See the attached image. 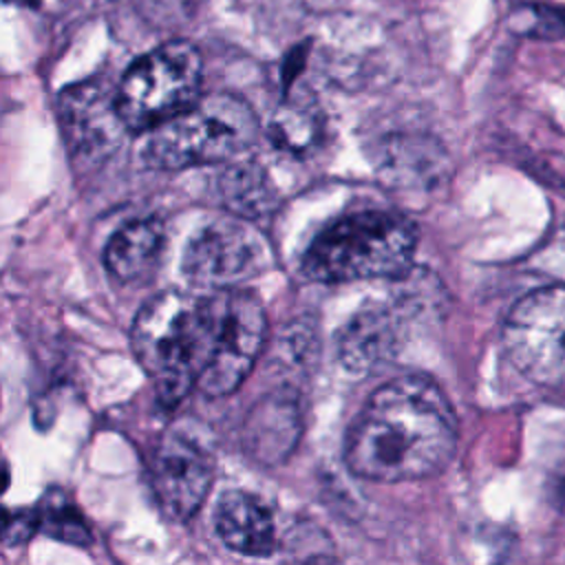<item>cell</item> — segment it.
I'll use <instances>...</instances> for the list:
<instances>
[{"mask_svg":"<svg viewBox=\"0 0 565 565\" xmlns=\"http://www.w3.org/2000/svg\"><path fill=\"white\" fill-rule=\"evenodd\" d=\"M510 29L534 38H561L565 33V13L541 4L519 7L510 20Z\"/></svg>","mask_w":565,"mask_h":565,"instance_id":"ac0fdd59","label":"cell"},{"mask_svg":"<svg viewBox=\"0 0 565 565\" xmlns=\"http://www.w3.org/2000/svg\"><path fill=\"white\" fill-rule=\"evenodd\" d=\"M212 300V353L196 386L207 397H225L245 382L260 355L267 338V316L258 296L247 289H218Z\"/></svg>","mask_w":565,"mask_h":565,"instance_id":"52a82bcc","label":"cell"},{"mask_svg":"<svg viewBox=\"0 0 565 565\" xmlns=\"http://www.w3.org/2000/svg\"><path fill=\"white\" fill-rule=\"evenodd\" d=\"M212 296L163 291L139 309L130 344L161 404L174 406L196 386L212 353Z\"/></svg>","mask_w":565,"mask_h":565,"instance_id":"7a4b0ae2","label":"cell"},{"mask_svg":"<svg viewBox=\"0 0 565 565\" xmlns=\"http://www.w3.org/2000/svg\"><path fill=\"white\" fill-rule=\"evenodd\" d=\"M11 516H13V512H9L7 508H2V505H0V541L4 539V534H7V530H9Z\"/></svg>","mask_w":565,"mask_h":565,"instance_id":"d6986e66","label":"cell"},{"mask_svg":"<svg viewBox=\"0 0 565 565\" xmlns=\"http://www.w3.org/2000/svg\"><path fill=\"white\" fill-rule=\"evenodd\" d=\"M267 238L243 216H221L201 227L183 249V276L203 289H232L271 265Z\"/></svg>","mask_w":565,"mask_h":565,"instance_id":"ba28073f","label":"cell"},{"mask_svg":"<svg viewBox=\"0 0 565 565\" xmlns=\"http://www.w3.org/2000/svg\"><path fill=\"white\" fill-rule=\"evenodd\" d=\"M221 196L232 214L254 218L274 207V190L260 166L234 163L221 177Z\"/></svg>","mask_w":565,"mask_h":565,"instance_id":"9a60e30c","label":"cell"},{"mask_svg":"<svg viewBox=\"0 0 565 565\" xmlns=\"http://www.w3.org/2000/svg\"><path fill=\"white\" fill-rule=\"evenodd\" d=\"M457 448V417L441 388L422 375L382 384L347 430L344 463L371 481H411L446 468Z\"/></svg>","mask_w":565,"mask_h":565,"instance_id":"6da1fadb","label":"cell"},{"mask_svg":"<svg viewBox=\"0 0 565 565\" xmlns=\"http://www.w3.org/2000/svg\"><path fill=\"white\" fill-rule=\"evenodd\" d=\"M163 249V227L154 218H137L121 225L106 243L104 265L121 282L146 278Z\"/></svg>","mask_w":565,"mask_h":565,"instance_id":"4fadbf2b","label":"cell"},{"mask_svg":"<svg viewBox=\"0 0 565 565\" xmlns=\"http://www.w3.org/2000/svg\"><path fill=\"white\" fill-rule=\"evenodd\" d=\"M57 119L75 161H104L124 141L128 126L117 108V88L102 79L66 86L57 97Z\"/></svg>","mask_w":565,"mask_h":565,"instance_id":"9c48e42d","label":"cell"},{"mask_svg":"<svg viewBox=\"0 0 565 565\" xmlns=\"http://www.w3.org/2000/svg\"><path fill=\"white\" fill-rule=\"evenodd\" d=\"M404 305L373 302L355 311L338 335V360L351 373H369L391 360L404 338Z\"/></svg>","mask_w":565,"mask_h":565,"instance_id":"8fae6325","label":"cell"},{"mask_svg":"<svg viewBox=\"0 0 565 565\" xmlns=\"http://www.w3.org/2000/svg\"><path fill=\"white\" fill-rule=\"evenodd\" d=\"M203 60L185 40L166 42L130 64L117 86V108L130 132H148L201 97Z\"/></svg>","mask_w":565,"mask_h":565,"instance_id":"5b68a950","label":"cell"},{"mask_svg":"<svg viewBox=\"0 0 565 565\" xmlns=\"http://www.w3.org/2000/svg\"><path fill=\"white\" fill-rule=\"evenodd\" d=\"M320 130L318 115L309 102H285L269 124L271 143L287 152L309 150Z\"/></svg>","mask_w":565,"mask_h":565,"instance_id":"e0dca14e","label":"cell"},{"mask_svg":"<svg viewBox=\"0 0 565 565\" xmlns=\"http://www.w3.org/2000/svg\"><path fill=\"white\" fill-rule=\"evenodd\" d=\"M146 135L143 163L159 170H181L236 159L256 141L258 119L241 97L212 93Z\"/></svg>","mask_w":565,"mask_h":565,"instance_id":"277c9868","label":"cell"},{"mask_svg":"<svg viewBox=\"0 0 565 565\" xmlns=\"http://www.w3.org/2000/svg\"><path fill=\"white\" fill-rule=\"evenodd\" d=\"M214 530L232 552L269 556L276 550V521L269 505L245 490H227L214 512Z\"/></svg>","mask_w":565,"mask_h":565,"instance_id":"7c38bea8","label":"cell"},{"mask_svg":"<svg viewBox=\"0 0 565 565\" xmlns=\"http://www.w3.org/2000/svg\"><path fill=\"white\" fill-rule=\"evenodd\" d=\"M561 508H563V514H565V486H563V492H561Z\"/></svg>","mask_w":565,"mask_h":565,"instance_id":"44dd1931","label":"cell"},{"mask_svg":"<svg viewBox=\"0 0 565 565\" xmlns=\"http://www.w3.org/2000/svg\"><path fill=\"white\" fill-rule=\"evenodd\" d=\"M214 481L210 450L183 430L161 437L152 459V488L161 510L172 521L192 519Z\"/></svg>","mask_w":565,"mask_h":565,"instance_id":"30bf717a","label":"cell"},{"mask_svg":"<svg viewBox=\"0 0 565 565\" xmlns=\"http://www.w3.org/2000/svg\"><path fill=\"white\" fill-rule=\"evenodd\" d=\"M4 2H11V4H20V7H29V9H35L40 4V0H4Z\"/></svg>","mask_w":565,"mask_h":565,"instance_id":"ffe728a7","label":"cell"},{"mask_svg":"<svg viewBox=\"0 0 565 565\" xmlns=\"http://www.w3.org/2000/svg\"><path fill=\"white\" fill-rule=\"evenodd\" d=\"M35 519L38 530L46 532L57 541L79 547H86L90 543V527L66 492L49 490L35 508Z\"/></svg>","mask_w":565,"mask_h":565,"instance_id":"2e32d148","label":"cell"},{"mask_svg":"<svg viewBox=\"0 0 565 565\" xmlns=\"http://www.w3.org/2000/svg\"><path fill=\"white\" fill-rule=\"evenodd\" d=\"M300 408L291 395L271 397L267 404H260L252 417V448L254 455L263 461L285 459L300 435Z\"/></svg>","mask_w":565,"mask_h":565,"instance_id":"5bb4252c","label":"cell"},{"mask_svg":"<svg viewBox=\"0 0 565 565\" xmlns=\"http://www.w3.org/2000/svg\"><path fill=\"white\" fill-rule=\"evenodd\" d=\"M503 349L530 382L565 395V285L534 289L512 307Z\"/></svg>","mask_w":565,"mask_h":565,"instance_id":"8992f818","label":"cell"},{"mask_svg":"<svg viewBox=\"0 0 565 565\" xmlns=\"http://www.w3.org/2000/svg\"><path fill=\"white\" fill-rule=\"evenodd\" d=\"M417 247L415 223L391 210H362L327 225L307 247L302 271L316 282L397 278Z\"/></svg>","mask_w":565,"mask_h":565,"instance_id":"3957f363","label":"cell"}]
</instances>
